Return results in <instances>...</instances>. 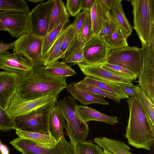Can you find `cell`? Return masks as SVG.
I'll use <instances>...</instances> for the list:
<instances>
[{
	"label": "cell",
	"instance_id": "obj_1",
	"mask_svg": "<svg viewBox=\"0 0 154 154\" xmlns=\"http://www.w3.org/2000/svg\"><path fill=\"white\" fill-rule=\"evenodd\" d=\"M66 78L51 74L43 66L33 67L18 76L16 93L26 100H34L49 95L58 96L68 85Z\"/></svg>",
	"mask_w": 154,
	"mask_h": 154
},
{
	"label": "cell",
	"instance_id": "obj_2",
	"mask_svg": "<svg viewBox=\"0 0 154 154\" xmlns=\"http://www.w3.org/2000/svg\"><path fill=\"white\" fill-rule=\"evenodd\" d=\"M126 101L129 115L125 137L131 146L149 150L154 145V124L136 96L129 98Z\"/></svg>",
	"mask_w": 154,
	"mask_h": 154
},
{
	"label": "cell",
	"instance_id": "obj_3",
	"mask_svg": "<svg viewBox=\"0 0 154 154\" xmlns=\"http://www.w3.org/2000/svg\"><path fill=\"white\" fill-rule=\"evenodd\" d=\"M55 104L59 109L67 122L65 128L72 146L85 140L89 128L87 122L84 121L76 112L77 104L75 99L69 95L57 101Z\"/></svg>",
	"mask_w": 154,
	"mask_h": 154
},
{
	"label": "cell",
	"instance_id": "obj_4",
	"mask_svg": "<svg viewBox=\"0 0 154 154\" xmlns=\"http://www.w3.org/2000/svg\"><path fill=\"white\" fill-rule=\"evenodd\" d=\"M134 28L142 44L148 45L154 35V0H132Z\"/></svg>",
	"mask_w": 154,
	"mask_h": 154
},
{
	"label": "cell",
	"instance_id": "obj_5",
	"mask_svg": "<svg viewBox=\"0 0 154 154\" xmlns=\"http://www.w3.org/2000/svg\"><path fill=\"white\" fill-rule=\"evenodd\" d=\"M57 101L49 103L26 114L13 117V129L49 134L50 113Z\"/></svg>",
	"mask_w": 154,
	"mask_h": 154
},
{
	"label": "cell",
	"instance_id": "obj_6",
	"mask_svg": "<svg viewBox=\"0 0 154 154\" xmlns=\"http://www.w3.org/2000/svg\"><path fill=\"white\" fill-rule=\"evenodd\" d=\"M10 143L22 154H71L73 148L70 143L62 137L55 143L45 144L18 137Z\"/></svg>",
	"mask_w": 154,
	"mask_h": 154
},
{
	"label": "cell",
	"instance_id": "obj_7",
	"mask_svg": "<svg viewBox=\"0 0 154 154\" xmlns=\"http://www.w3.org/2000/svg\"><path fill=\"white\" fill-rule=\"evenodd\" d=\"M106 63L120 66L137 75L143 67L142 49L128 46L110 50Z\"/></svg>",
	"mask_w": 154,
	"mask_h": 154
},
{
	"label": "cell",
	"instance_id": "obj_8",
	"mask_svg": "<svg viewBox=\"0 0 154 154\" xmlns=\"http://www.w3.org/2000/svg\"><path fill=\"white\" fill-rule=\"evenodd\" d=\"M142 45L143 64L142 69L137 75L138 85L154 104V35L148 45Z\"/></svg>",
	"mask_w": 154,
	"mask_h": 154
},
{
	"label": "cell",
	"instance_id": "obj_9",
	"mask_svg": "<svg viewBox=\"0 0 154 154\" xmlns=\"http://www.w3.org/2000/svg\"><path fill=\"white\" fill-rule=\"evenodd\" d=\"M43 38L30 33L25 34L13 43V53L29 60L33 67L43 66L42 55Z\"/></svg>",
	"mask_w": 154,
	"mask_h": 154
},
{
	"label": "cell",
	"instance_id": "obj_10",
	"mask_svg": "<svg viewBox=\"0 0 154 154\" xmlns=\"http://www.w3.org/2000/svg\"><path fill=\"white\" fill-rule=\"evenodd\" d=\"M55 0L41 3L29 14L31 27L30 34L43 38L48 33L50 17Z\"/></svg>",
	"mask_w": 154,
	"mask_h": 154
},
{
	"label": "cell",
	"instance_id": "obj_11",
	"mask_svg": "<svg viewBox=\"0 0 154 154\" xmlns=\"http://www.w3.org/2000/svg\"><path fill=\"white\" fill-rule=\"evenodd\" d=\"M0 21L12 37L19 38L31 32L29 14L25 12L19 11L0 12Z\"/></svg>",
	"mask_w": 154,
	"mask_h": 154
},
{
	"label": "cell",
	"instance_id": "obj_12",
	"mask_svg": "<svg viewBox=\"0 0 154 154\" xmlns=\"http://www.w3.org/2000/svg\"><path fill=\"white\" fill-rule=\"evenodd\" d=\"M58 96L49 95L32 100H26L15 93L11 98L7 111L12 118L23 115L49 103L57 100Z\"/></svg>",
	"mask_w": 154,
	"mask_h": 154
},
{
	"label": "cell",
	"instance_id": "obj_13",
	"mask_svg": "<svg viewBox=\"0 0 154 154\" xmlns=\"http://www.w3.org/2000/svg\"><path fill=\"white\" fill-rule=\"evenodd\" d=\"M110 50L100 37L94 35L84 46V64L100 65L105 63Z\"/></svg>",
	"mask_w": 154,
	"mask_h": 154
},
{
	"label": "cell",
	"instance_id": "obj_14",
	"mask_svg": "<svg viewBox=\"0 0 154 154\" xmlns=\"http://www.w3.org/2000/svg\"><path fill=\"white\" fill-rule=\"evenodd\" d=\"M84 75L105 83L109 85L115 84L132 87V81L103 68L100 65L82 63L78 65Z\"/></svg>",
	"mask_w": 154,
	"mask_h": 154
},
{
	"label": "cell",
	"instance_id": "obj_15",
	"mask_svg": "<svg viewBox=\"0 0 154 154\" xmlns=\"http://www.w3.org/2000/svg\"><path fill=\"white\" fill-rule=\"evenodd\" d=\"M33 66L26 58L6 51L0 54V69L20 76Z\"/></svg>",
	"mask_w": 154,
	"mask_h": 154
},
{
	"label": "cell",
	"instance_id": "obj_16",
	"mask_svg": "<svg viewBox=\"0 0 154 154\" xmlns=\"http://www.w3.org/2000/svg\"><path fill=\"white\" fill-rule=\"evenodd\" d=\"M18 78L14 73L6 71L0 72V106L6 110L16 93Z\"/></svg>",
	"mask_w": 154,
	"mask_h": 154
},
{
	"label": "cell",
	"instance_id": "obj_17",
	"mask_svg": "<svg viewBox=\"0 0 154 154\" xmlns=\"http://www.w3.org/2000/svg\"><path fill=\"white\" fill-rule=\"evenodd\" d=\"M90 11L93 33L94 35H97L105 23L109 19L110 10L102 0H95Z\"/></svg>",
	"mask_w": 154,
	"mask_h": 154
},
{
	"label": "cell",
	"instance_id": "obj_18",
	"mask_svg": "<svg viewBox=\"0 0 154 154\" xmlns=\"http://www.w3.org/2000/svg\"><path fill=\"white\" fill-rule=\"evenodd\" d=\"M67 92L75 100H78L84 105L97 103L108 105L109 103L102 96L89 92L77 86L74 82H71L66 88Z\"/></svg>",
	"mask_w": 154,
	"mask_h": 154
},
{
	"label": "cell",
	"instance_id": "obj_19",
	"mask_svg": "<svg viewBox=\"0 0 154 154\" xmlns=\"http://www.w3.org/2000/svg\"><path fill=\"white\" fill-rule=\"evenodd\" d=\"M76 112L87 123L90 121H96L113 125L118 122L117 117L103 114L94 109L87 106L77 105Z\"/></svg>",
	"mask_w": 154,
	"mask_h": 154
},
{
	"label": "cell",
	"instance_id": "obj_20",
	"mask_svg": "<svg viewBox=\"0 0 154 154\" xmlns=\"http://www.w3.org/2000/svg\"><path fill=\"white\" fill-rule=\"evenodd\" d=\"M65 119L61 112L56 106H53L49 119L50 134L57 141L61 137H64L63 130L65 126Z\"/></svg>",
	"mask_w": 154,
	"mask_h": 154
},
{
	"label": "cell",
	"instance_id": "obj_21",
	"mask_svg": "<svg viewBox=\"0 0 154 154\" xmlns=\"http://www.w3.org/2000/svg\"><path fill=\"white\" fill-rule=\"evenodd\" d=\"M85 44L78 36L73 39L63 61L73 65L84 63V47Z\"/></svg>",
	"mask_w": 154,
	"mask_h": 154
},
{
	"label": "cell",
	"instance_id": "obj_22",
	"mask_svg": "<svg viewBox=\"0 0 154 154\" xmlns=\"http://www.w3.org/2000/svg\"><path fill=\"white\" fill-rule=\"evenodd\" d=\"M94 140L104 150L114 154H133L129 151L130 147L124 142L105 137H96L94 139Z\"/></svg>",
	"mask_w": 154,
	"mask_h": 154
},
{
	"label": "cell",
	"instance_id": "obj_23",
	"mask_svg": "<svg viewBox=\"0 0 154 154\" xmlns=\"http://www.w3.org/2000/svg\"><path fill=\"white\" fill-rule=\"evenodd\" d=\"M111 11L110 14L116 20L119 27L127 38L132 32L133 27L125 14L122 0H114Z\"/></svg>",
	"mask_w": 154,
	"mask_h": 154
},
{
	"label": "cell",
	"instance_id": "obj_24",
	"mask_svg": "<svg viewBox=\"0 0 154 154\" xmlns=\"http://www.w3.org/2000/svg\"><path fill=\"white\" fill-rule=\"evenodd\" d=\"M70 16L63 1L62 0H55L47 33L61 23L68 20Z\"/></svg>",
	"mask_w": 154,
	"mask_h": 154
},
{
	"label": "cell",
	"instance_id": "obj_25",
	"mask_svg": "<svg viewBox=\"0 0 154 154\" xmlns=\"http://www.w3.org/2000/svg\"><path fill=\"white\" fill-rule=\"evenodd\" d=\"M100 38L110 50L128 46L127 38L119 27L112 34Z\"/></svg>",
	"mask_w": 154,
	"mask_h": 154
},
{
	"label": "cell",
	"instance_id": "obj_26",
	"mask_svg": "<svg viewBox=\"0 0 154 154\" xmlns=\"http://www.w3.org/2000/svg\"><path fill=\"white\" fill-rule=\"evenodd\" d=\"M67 27L63 30L48 51L43 56L44 61V66L49 65L55 61L62 42L66 35Z\"/></svg>",
	"mask_w": 154,
	"mask_h": 154
},
{
	"label": "cell",
	"instance_id": "obj_27",
	"mask_svg": "<svg viewBox=\"0 0 154 154\" xmlns=\"http://www.w3.org/2000/svg\"><path fill=\"white\" fill-rule=\"evenodd\" d=\"M44 67L45 69L48 72L61 77L66 78L76 73L73 69L63 61H56Z\"/></svg>",
	"mask_w": 154,
	"mask_h": 154
},
{
	"label": "cell",
	"instance_id": "obj_28",
	"mask_svg": "<svg viewBox=\"0 0 154 154\" xmlns=\"http://www.w3.org/2000/svg\"><path fill=\"white\" fill-rule=\"evenodd\" d=\"M15 131L18 137L36 143L46 144L53 143L57 141L50 134H44L25 131L18 129H16Z\"/></svg>",
	"mask_w": 154,
	"mask_h": 154
},
{
	"label": "cell",
	"instance_id": "obj_29",
	"mask_svg": "<svg viewBox=\"0 0 154 154\" xmlns=\"http://www.w3.org/2000/svg\"><path fill=\"white\" fill-rule=\"evenodd\" d=\"M69 20L61 23L43 38L42 57L48 51L63 30L69 26Z\"/></svg>",
	"mask_w": 154,
	"mask_h": 154
},
{
	"label": "cell",
	"instance_id": "obj_30",
	"mask_svg": "<svg viewBox=\"0 0 154 154\" xmlns=\"http://www.w3.org/2000/svg\"><path fill=\"white\" fill-rule=\"evenodd\" d=\"M19 11L30 14L31 11L23 0H0V12Z\"/></svg>",
	"mask_w": 154,
	"mask_h": 154
},
{
	"label": "cell",
	"instance_id": "obj_31",
	"mask_svg": "<svg viewBox=\"0 0 154 154\" xmlns=\"http://www.w3.org/2000/svg\"><path fill=\"white\" fill-rule=\"evenodd\" d=\"M136 94V97L148 115L153 124H154V104L149 100L138 85H133Z\"/></svg>",
	"mask_w": 154,
	"mask_h": 154
},
{
	"label": "cell",
	"instance_id": "obj_32",
	"mask_svg": "<svg viewBox=\"0 0 154 154\" xmlns=\"http://www.w3.org/2000/svg\"><path fill=\"white\" fill-rule=\"evenodd\" d=\"M75 84L79 88L89 92L109 98L118 103L120 102L121 99L112 94L94 85L83 83L81 81Z\"/></svg>",
	"mask_w": 154,
	"mask_h": 154
},
{
	"label": "cell",
	"instance_id": "obj_33",
	"mask_svg": "<svg viewBox=\"0 0 154 154\" xmlns=\"http://www.w3.org/2000/svg\"><path fill=\"white\" fill-rule=\"evenodd\" d=\"M101 66L103 68L110 72L131 81L135 80L137 77V75L118 65L110 64L106 62Z\"/></svg>",
	"mask_w": 154,
	"mask_h": 154
},
{
	"label": "cell",
	"instance_id": "obj_34",
	"mask_svg": "<svg viewBox=\"0 0 154 154\" xmlns=\"http://www.w3.org/2000/svg\"><path fill=\"white\" fill-rule=\"evenodd\" d=\"M76 146L80 154H105L102 148L91 140L81 142Z\"/></svg>",
	"mask_w": 154,
	"mask_h": 154
},
{
	"label": "cell",
	"instance_id": "obj_35",
	"mask_svg": "<svg viewBox=\"0 0 154 154\" xmlns=\"http://www.w3.org/2000/svg\"><path fill=\"white\" fill-rule=\"evenodd\" d=\"M74 28L72 24L66 28V35L62 43L60 51L56 57V60L64 59L66 53L70 46L74 38Z\"/></svg>",
	"mask_w": 154,
	"mask_h": 154
},
{
	"label": "cell",
	"instance_id": "obj_36",
	"mask_svg": "<svg viewBox=\"0 0 154 154\" xmlns=\"http://www.w3.org/2000/svg\"><path fill=\"white\" fill-rule=\"evenodd\" d=\"M94 35L90 11L88 10L83 25L78 36L86 43Z\"/></svg>",
	"mask_w": 154,
	"mask_h": 154
},
{
	"label": "cell",
	"instance_id": "obj_37",
	"mask_svg": "<svg viewBox=\"0 0 154 154\" xmlns=\"http://www.w3.org/2000/svg\"><path fill=\"white\" fill-rule=\"evenodd\" d=\"M13 118L0 106V131L6 132L13 129Z\"/></svg>",
	"mask_w": 154,
	"mask_h": 154
},
{
	"label": "cell",
	"instance_id": "obj_38",
	"mask_svg": "<svg viewBox=\"0 0 154 154\" xmlns=\"http://www.w3.org/2000/svg\"><path fill=\"white\" fill-rule=\"evenodd\" d=\"M81 81L83 83L92 85L98 87L112 94L120 99L119 95L114 89L110 85L105 83L87 75L85 76L83 80Z\"/></svg>",
	"mask_w": 154,
	"mask_h": 154
},
{
	"label": "cell",
	"instance_id": "obj_39",
	"mask_svg": "<svg viewBox=\"0 0 154 154\" xmlns=\"http://www.w3.org/2000/svg\"><path fill=\"white\" fill-rule=\"evenodd\" d=\"M119 27L116 20L111 15L109 19L104 24L100 32L97 35L100 37L112 34Z\"/></svg>",
	"mask_w": 154,
	"mask_h": 154
},
{
	"label": "cell",
	"instance_id": "obj_40",
	"mask_svg": "<svg viewBox=\"0 0 154 154\" xmlns=\"http://www.w3.org/2000/svg\"><path fill=\"white\" fill-rule=\"evenodd\" d=\"M88 10H84L79 13L75 19L71 24L74 28V34L73 39L80 34L86 18Z\"/></svg>",
	"mask_w": 154,
	"mask_h": 154
},
{
	"label": "cell",
	"instance_id": "obj_41",
	"mask_svg": "<svg viewBox=\"0 0 154 154\" xmlns=\"http://www.w3.org/2000/svg\"><path fill=\"white\" fill-rule=\"evenodd\" d=\"M81 0H67L66 9L70 16H76L81 11Z\"/></svg>",
	"mask_w": 154,
	"mask_h": 154
},
{
	"label": "cell",
	"instance_id": "obj_42",
	"mask_svg": "<svg viewBox=\"0 0 154 154\" xmlns=\"http://www.w3.org/2000/svg\"><path fill=\"white\" fill-rule=\"evenodd\" d=\"M119 86L124 92L128 96L134 97L136 96V92L133 87L123 85H120Z\"/></svg>",
	"mask_w": 154,
	"mask_h": 154
},
{
	"label": "cell",
	"instance_id": "obj_43",
	"mask_svg": "<svg viewBox=\"0 0 154 154\" xmlns=\"http://www.w3.org/2000/svg\"><path fill=\"white\" fill-rule=\"evenodd\" d=\"M95 0H81V11H90L92 7Z\"/></svg>",
	"mask_w": 154,
	"mask_h": 154
},
{
	"label": "cell",
	"instance_id": "obj_44",
	"mask_svg": "<svg viewBox=\"0 0 154 154\" xmlns=\"http://www.w3.org/2000/svg\"><path fill=\"white\" fill-rule=\"evenodd\" d=\"M14 47L13 43L10 44L5 43L1 41L0 43V54L10 49H13Z\"/></svg>",
	"mask_w": 154,
	"mask_h": 154
},
{
	"label": "cell",
	"instance_id": "obj_45",
	"mask_svg": "<svg viewBox=\"0 0 154 154\" xmlns=\"http://www.w3.org/2000/svg\"><path fill=\"white\" fill-rule=\"evenodd\" d=\"M0 153L1 154H9L8 147L5 144L1 143L0 145Z\"/></svg>",
	"mask_w": 154,
	"mask_h": 154
},
{
	"label": "cell",
	"instance_id": "obj_46",
	"mask_svg": "<svg viewBox=\"0 0 154 154\" xmlns=\"http://www.w3.org/2000/svg\"><path fill=\"white\" fill-rule=\"evenodd\" d=\"M102 1L107 8L110 11H111L114 0H102Z\"/></svg>",
	"mask_w": 154,
	"mask_h": 154
},
{
	"label": "cell",
	"instance_id": "obj_47",
	"mask_svg": "<svg viewBox=\"0 0 154 154\" xmlns=\"http://www.w3.org/2000/svg\"><path fill=\"white\" fill-rule=\"evenodd\" d=\"M71 154H80L76 146H73L72 152Z\"/></svg>",
	"mask_w": 154,
	"mask_h": 154
},
{
	"label": "cell",
	"instance_id": "obj_48",
	"mask_svg": "<svg viewBox=\"0 0 154 154\" xmlns=\"http://www.w3.org/2000/svg\"><path fill=\"white\" fill-rule=\"evenodd\" d=\"M0 30H4L7 31V29L4 25L0 21Z\"/></svg>",
	"mask_w": 154,
	"mask_h": 154
},
{
	"label": "cell",
	"instance_id": "obj_49",
	"mask_svg": "<svg viewBox=\"0 0 154 154\" xmlns=\"http://www.w3.org/2000/svg\"><path fill=\"white\" fill-rule=\"evenodd\" d=\"M27 1L37 3L38 2L42 3L44 0H27Z\"/></svg>",
	"mask_w": 154,
	"mask_h": 154
},
{
	"label": "cell",
	"instance_id": "obj_50",
	"mask_svg": "<svg viewBox=\"0 0 154 154\" xmlns=\"http://www.w3.org/2000/svg\"><path fill=\"white\" fill-rule=\"evenodd\" d=\"M103 151H104L105 154H114L112 153V152H108V151H106L105 150H103Z\"/></svg>",
	"mask_w": 154,
	"mask_h": 154
},
{
	"label": "cell",
	"instance_id": "obj_51",
	"mask_svg": "<svg viewBox=\"0 0 154 154\" xmlns=\"http://www.w3.org/2000/svg\"><path fill=\"white\" fill-rule=\"evenodd\" d=\"M1 144V140H0V144Z\"/></svg>",
	"mask_w": 154,
	"mask_h": 154
}]
</instances>
